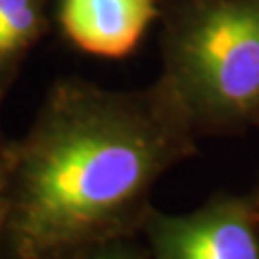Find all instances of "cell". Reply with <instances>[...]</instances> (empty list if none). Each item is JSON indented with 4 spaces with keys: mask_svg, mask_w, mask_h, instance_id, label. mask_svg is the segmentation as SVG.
I'll return each mask as SVG.
<instances>
[{
    "mask_svg": "<svg viewBox=\"0 0 259 259\" xmlns=\"http://www.w3.org/2000/svg\"><path fill=\"white\" fill-rule=\"evenodd\" d=\"M47 29V0H0V104Z\"/></svg>",
    "mask_w": 259,
    "mask_h": 259,
    "instance_id": "5b68a950",
    "label": "cell"
},
{
    "mask_svg": "<svg viewBox=\"0 0 259 259\" xmlns=\"http://www.w3.org/2000/svg\"><path fill=\"white\" fill-rule=\"evenodd\" d=\"M196 139L161 79L139 91L56 81L27 133L8 142L0 259H75L135 238L154 185L194 156Z\"/></svg>",
    "mask_w": 259,
    "mask_h": 259,
    "instance_id": "6da1fadb",
    "label": "cell"
},
{
    "mask_svg": "<svg viewBox=\"0 0 259 259\" xmlns=\"http://www.w3.org/2000/svg\"><path fill=\"white\" fill-rule=\"evenodd\" d=\"M75 259H152V255L148 248H140L133 238H121L94 246Z\"/></svg>",
    "mask_w": 259,
    "mask_h": 259,
    "instance_id": "8992f818",
    "label": "cell"
},
{
    "mask_svg": "<svg viewBox=\"0 0 259 259\" xmlns=\"http://www.w3.org/2000/svg\"><path fill=\"white\" fill-rule=\"evenodd\" d=\"M140 234L152 259H259V202L219 196L185 215L152 207Z\"/></svg>",
    "mask_w": 259,
    "mask_h": 259,
    "instance_id": "3957f363",
    "label": "cell"
},
{
    "mask_svg": "<svg viewBox=\"0 0 259 259\" xmlns=\"http://www.w3.org/2000/svg\"><path fill=\"white\" fill-rule=\"evenodd\" d=\"M161 16V0H60L58 23L79 50L125 58Z\"/></svg>",
    "mask_w": 259,
    "mask_h": 259,
    "instance_id": "277c9868",
    "label": "cell"
},
{
    "mask_svg": "<svg viewBox=\"0 0 259 259\" xmlns=\"http://www.w3.org/2000/svg\"><path fill=\"white\" fill-rule=\"evenodd\" d=\"M257 202H259V200H257Z\"/></svg>",
    "mask_w": 259,
    "mask_h": 259,
    "instance_id": "9c48e42d",
    "label": "cell"
},
{
    "mask_svg": "<svg viewBox=\"0 0 259 259\" xmlns=\"http://www.w3.org/2000/svg\"><path fill=\"white\" fill-rule=\"evenodd\" d=\"M255 198H257V200H259V194H257V196H255Z\"/></svg>",
    "mask_w": 259,
    "mask_h": 259,
    "instance_id": "ba28073f",
    "label": "cell"
},
{
    "mask_svg": "<svg viewBox=\"0 0 259 259\" xmlns=\"http://www.w3.org/2000/svg\"><path fill=\"white\" fill-rule=\"evenodd\" d=\"M163 71L196 135L259 123V0H161Z\"/></svg>",
    "mask_w": 259,
    "mask_h": 259,
    "instance_id": "7a4b0ae2",
    "label": "cell"
},
{
    "mask_svg": "<svg viewBox=\"0 0 259 259\" xmlns=\"http://www.w3.org/2000/svg\"><path fill=\"white\" fill-rule=\"evenodd\" d=\"M8 139H4L0 131V202H2V188H4V175H6V157H8Z\"/></svg>",
    "mask_w": 259,
    "mask_h": 259,
    "instance_id": "52a82bcc",
    "label": "cell"
}]
</instances>
